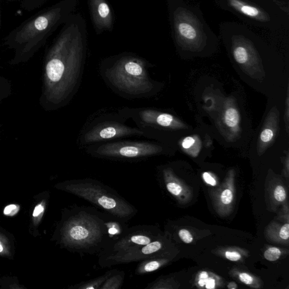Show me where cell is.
I'll return each mask as SVG.
<instances>
[{
  "label": "cell",
  "instance_id": "30",
  "mask_svg": "<svg viewBox=\"0 0 289 289\" xmlns=\"http://www.w3.org/2000/svg\"><path fill=\"white\" fill-rule=\"evenodd\" d=\"M289 99H288V89H287V98L286 100V109L285 114V122L286 125V131L288 132V119H289Z\"/></svg>",
  "mask_w": 289,
  "mask_h": 289
},
{
  "label": "cell",
  "instance_id": "26",
  "mask_svg": "<svg viewBox=\"0 0 289 289\" xmlns=\"http://www.w3.org/2000/svg\"><path fill=\"white\" fill-rule=\"evenodd\" d=\"M279 237L283 240H287L289 237V224H284L279 232Z\"/></svg>",
  "mask_w": 289,
  "mask_h": 289
},
{
  "label": "cell",
  "instance_id": "11",
  "mask_svg": "<svg viewBox=\"0 0 289 289\" xmlns=\"http://www.w3.org/2000/svg\"><path fill=\"white\" fill-rule=\"evenodd\" d=\"M280 113L277 107H273L267 115L258 138L257 152L262 155L276 139L280 123Z\"/></svg>",
  "mask_w": 289,
  "mask_h": 289
},
{
  "label": "cell",
  "instance_id": "1",
  "mask_svg": "<svg viewBox=\"0 0 289 289\" xmlns=\"http://www.w3.org/2000/svg\"><path fill=\"white\" fill-rule=\"evenodd\" d=\"M128 228L127 223L97 208L73 205L64 213L62 243L74 253L98 255Z\"/></svg>",
  "mask_w": 289,
  "mask_h": 289
},
{
  "label": "cell",
  "instance_id": "6",
  "mask_svg": "<svg viewBox=\"0 0 289 289\" xmlns=\"http://www.w3.org/2000/svg\"><path fill=\"white\" fill-rule=\"evenodd\" d=\"M161 236L156 226L154 225H140L128 227L121 236L98 255L99 264L130 250L151 243Z\"/></svg>",
  "mask_w": 289,
  "mask_h": 289
},
{
  "label": "cell",
  "instance_id": "4",
  "mask_svg": "<svg viewBox=\"0 0 289 289\" xmlns=\"http://www.w3.org/2000/svg\"><path fill=\"white\" fill-rule=\"evenodd\" d=\"M63 6H58L38 16L19 28L9 37V44L22 54L36 50L61 22L64 15Z\"/></svg>",
  "mask_w": 289,
  "mask_h": 289
},
{
  "label": "cell",
  "instance_id": "28",
  "mask_svg": "<svg viewBox=\"0 0 289 289\" xmlns=\"http://www.w3.org/2000/svg\"><path fill=\"white\" fill-rule=\"evenodd\" d=\"M202 176H203V179L207 184L213 186L216 185L217 182L215 178L210 173L204 172Z\"/></svg>",
  "mask_w": 289,
  "mask_h": 289
},
{
  "label": "cell",
  "instance_id": "19",
  "mask_svg": "<svg viewBox=\"0 0 289 289\" xmlns=\"http://www.w3.org/2000/svg\"><path fill=\"white\" fill-rule=\"evenodd\" d=\"M180 34L187 40H194L197 37L195 28L190 24L181 22L177 26Z\"/></svg>",
  "mask_w": 289,
  "mask_h": 289
},
{
  "label": "cell",
  "instance_id": "5",
  "mask_svg": "<svg viewBox=\"0 0 289 289\" xmlns=\"http://www.w3.org/2000/svg\"><path fill=\"white\" fill-rule=\"evenodd\" d=\"M106 76L115 87L127 93L147 94L153 88L146 65L137 58H122L107 70Z\"/></svg>",
  "mask_w": 289,
  "mask_h": 289
},
{
  "label": "cell",
  "instance_id": "18",
  "mask_svg": "<svg viewBox=\"0 0 289 289\" xmlns=\"http://www.w3.org/2000/svg\"><path fill=\"white\" fill-rule=\"evenodd\" d=\"M230 2L233 7L245 14V15L250 17H255L259 16V11L257 8L249 6H246L245 4L238 1V0H230Z\"/></svg>",
  "mask_w": 289,
  "mask_h": 289
},
{
  "label": "cell",
  "instance_id": "29",
  "mask_svg": "<svg viewBox=\"0 0 289 289\" xmlns=\"http://www.w3.org/2000/svg\"><path fill=\"white\" fill-rule=\"evenodd\" d=\"M17 206L15 205H9L6 207V209H5L4 213L6 215L13 216L14 215L13 213L14 212H15V213H17V212L18 211V210H17Z\"/></svg>",
  "mask_w": 289,
  "mask_h": 289
},
{
  "label": "cell",
  "instance_id": "25",
  "mask_svg": "<svg viewBox=\"0 0 289 289\" xmlns=\"http://www.w3.org/2000/svg\"><path fill=\"white\" fill-rule=\"evenodd\" d=\"M239 278L240 281L246 284V285H251L254 281L253 277L247 273H239Z\"/></svg>",
  "mask_w": 289,
  "mask_h": 289
},
{
  "label": "cell",
  "instance_id": "33",
  "mask_svg": "<svg viewBox=\"0 0 289 289\" xmlns=\"http://www.w3.org/2000/svg\"><path fill=\"white\" fill-rule=\"evenodd\" d=\"M3 250V248L2 247V246L1 245V244H0V252H2Z\"/></svg>",
  "mask_w": 289,
  "mask_h": 289
},
{
  "label": "cell",
  "instance_id": "14",
  "mask_svg": "<svg viewBox=\"0 0 289 289\" xmlns=\"http://www.w3.org/2000/svg\"><path fill=\"white\" fill-rule=\"evenodd\" d=\"M168 260L165 257H159L143 260L139 262L135 269L136 275L142 276L155 272L165 266L168 262Z\"/></svg>",
  "mask_w": 289,
  "mask_h": 289
},
{
  "label": "cell",
  "instance_id": "31",
  "mask_svg": "<svg viewBox=\"0 0 289 289\" xmlns=\"http://www.w3.org/2000/svg\"><path fill=\"white\" fill-rule=\"evenodd\" d=\"M44 208L41 205H37L34 211H33V217H37L38 215H40L43 211H44Z\"/></svg>",
  "mask_w": 289,
  "mask_h": 289
},
{
  "label": "cell",
  "instance_id": "13",
  "mask_svg": "<svg viewBox=\"0 0 289 289\" xmlns=\"http://www.w3.org/2000/svg\"><path fill=\"white\" fill-rule=\"evenodd\" d=\"M90 6L94 23L99 28H110L113 24V15L105 0H90Z\"/></svg>",
  "mask_w": 289,
  "mask_h": 289
},
{
  "label": "cell",
  "instance_id": "16",
  "mask_svg": "<svg viewBox=\"0 0 289 289\" xmlns=\"http://www.w3.org/2000/svg\"><path fill=\"white\" fill-rule=\"evenodd\" d=\"M112 270L105 272L103 275L91 279L89 281H83L70 287L72 289H101L106 280L112 273Z\"/></svg>",
  "mask_w": 289,
  "mask_h": 289
},
{
  "label": "cell",
  "instance_id": "7",
  "mask_svg": "<svg viewBox=\"0 0 289 289\" xmlns=\"http://www.w3.org/2000/svg\"><path fill=\"white\" fill-rule=\"evenodd\" d=\"M161 147L147 142H118L102 144L93 151L94 155L105 158L135 160L157 155Z\"/></svg>",
  "mask_w": 289,
  "mask_h": 289
},
{
  "label": "cell",
  "instance_id": "2",
  "mask_svg": "<svg viewBox=\"0 0 289 289\" xmlns=\"http://www.w3.org/2000/svg\"><path fill=\"white\" fill-rule=\"evenodd\" d=\"M84 51L83 37L78 25L71 24L65 28L47 58V93L52 102H64L74 92Z\"/></svg>",
  "mask_w": 289,
  "mask_h": 289
},
{
  "label": "cell",
  "instance_id": "15",
  "mask_svg": "<svg viewBox=\"0 0 289 289\" xmlns=\"http://www.w3.org/2000/svg\"><path fill=\"white\" fill-rule=\"evenodd\" d=\"M181 146L183 150L188 155L196 157L201 151L202 143L198 136H192L183 139Z\"/></svg>",
  "mask_w": 289,
  "mask_h": 289
},
{
  "label": "cell",
  "instance_id": "3",
  "mask_svg": "<svg viewBox=\"0 0 289 289\" xmlns=\"http://www.w3.org/2000/svg\"><path fill=\"white\" fill-rule=\"evenodd\" d=\"M62 190L79 197L124 223H128L137 214L135 207L112 187L92 179H74L60 185Z\"/></svg>",
  "mask_w": 289,
  "mask_h": 289
},
{
  "label": "cell",
  "instance_id": "8",
  "mask_svg": "<svg viewBox=\"0 0 289 289\" xmlns=\"http://www.w3.org/2000/svg\"><path fill=\"white\" fill-rule=\"evenodd\" d=\"M161 236L147 245L140 246L126 252L110 258L99 264L101 268H109L117 265L139 262L152 258L165 257V242Z\"/></svg>",
  "mask_w": 289,
  "mask_h": 289
},
{
  "label": "cell",
  "instance_id": "24",
  "mask_svg": "<svg viewBox=\"0 0 289 289\" xmlns=\"http://www.w3.org/2000/svg\"><path fill=\"white\" fill-rule=\"evenodd\" d=\"M179 236L180 239L185 244H190L194 238L188 230L186 229H181L179 232Z\"/></svg>",
  "mask_w": 289,
  "mask_h": 289
},
{
  "label": "cell",
  "instance_id": "23",
  "mask_svg": "<svg viewBox=\"0 0 289 289\" xmlns=\"http://www.w3.org/2000/svg\"><path fill=\"white\" fill-rule=\"evenodd\" d=\"M274 198L278 201L282 202L286 199V192L284 187L281 185H278L276 187L274 191Z\"/></svg>",
  "mask_w": 289,
  "mask_h": 289
},
{
  "label": "cell",
  "instance_id": "27",
  "mask_svg": "<svg viewBox=\"0 0 289 289\" xmlns=\"http://www.w3.org/2000/svg\"><path fill=\"white\" fill-rule=\"evenodd\" d=\"M225 255L226 259L232 262L238 261L242 258L240 255L235 252H226L225 253Z\"/></svg>",
  "mask_w": 289,
  "mask_h": 289
},
{
  "label": "cell",
  "instance_id": "9",
  "mask_svg": "<svg viewBox=\"0 0 289 289\" xmlns=\"http://www.w3.org/2000/svg\"><path fill=\"white\" fill-rule=\"evenodd\" d=\"M218 126L220 132L229 141H235L239 137L242 133L240 115L233 98L224 101L218 119Z\"/></svg>",
  "mask_w": 289,
  "mask_h": 289
},
{
  "label": "cell",
  "instance_id": "22",
  "mask_svg": "<svg viewBox=\"0 0 289 289\" xmlns=\"http://www.w3.org/2000/svg\"><path fill=\"white\" fill-rule=\"evenodd\" d=\"M281 255V252L280 249L277 248H269L264 253V258L267 261L274 262L277 261V259L280 258Z\"/></svg>",
  "mask_w": 289,
  "mask_h": 289
},
{
  "label": "cell",
  "instance_id": "12",
  "mask_svg": "<svg viewBox=\"0 0 289 289\" xmlns=\"http://www.w3.org/2000/svg\"><path fill=\"white\" fill-rule=\"evenodd\" d=\"M139 118L146 124L162 128L178 130L187 128L186 125L179 119L170 114L146 109L139 113Z\"/></svg>",
  "mask_w": 289,
  "mask_h": 289
},
{
  "label": "cell",
  "instance_id": "10",
  "mask_svg": "<svg viewBox=\"0 0 289 289\" xmlns=\"http://www.w3.org/2000/svg\"><path fill=\"white\" fill-rule=\"evenodd\" d=\"M137 128L129 127L116 122H105L89 130L84 136L85 143L99 142L127 136L142 135Z\"/></svg>",
  "mask_w": 289,
  "mask_h": 289
},
{
  "label": "cell",
  "instance_id": "21",
  "mask_svg": "<svg viewBox=\"0 0 289 289\" xmlns=\"http://www.w3.org/2000/svg\"><path fill=\"white\" fill-rule=\"evenodd\" d=\"M234 198L233 192L232 189H225L220 195V201L224 206L230 205L232 203Z\"/></svg>",
  "mask_w": 289,
  "mask_h": 289
},
{
  "label": "cell",
  "instance_id": "32",
  "mask_svg": "<svg viewBox=\"0 0 289 289\" xmlns=\"http://www.w3.org/2000/svg\"><path fill=\"white\" fill-rule=\"evenodd\" d=\"M228 287L230 288H235L237 287V285L234 283H230L229 284Z\"/></svg>",
  "mask_w": 289,
  "mask_h": 289
},
{
  "label": "cell",
  "instance_id": "17",
  "mask_svg": "<svg viewBox=\"0 0 289 289\" xmlns=\"http://www.w3.org/2000/svg\"><path fill=\"white\" fill-rule=\"evenodd\" d=\"M125 278V272L113 269L112 274L106 280L101 289H119L123 285Z\"/></svg>",
  "mask_w": 289,
  "mask_h": 289
},
{
  "label": "cell",
  "instance_id": "20",
  "mask_svg": "<svg viewBox=\"0 0 289 289\" xmlns=\"http://www.w3.org/2000/svg\"><path fill=\"white\" fill-rule=\"evenodd\" d=\"M198 285L200 287L213 289L216 287V281L214 278L210 277L208 272L204 271L200 274Z\"/></svg>",
  "mask_w": 289,
  "mask_h": 289
}]
</instances>
